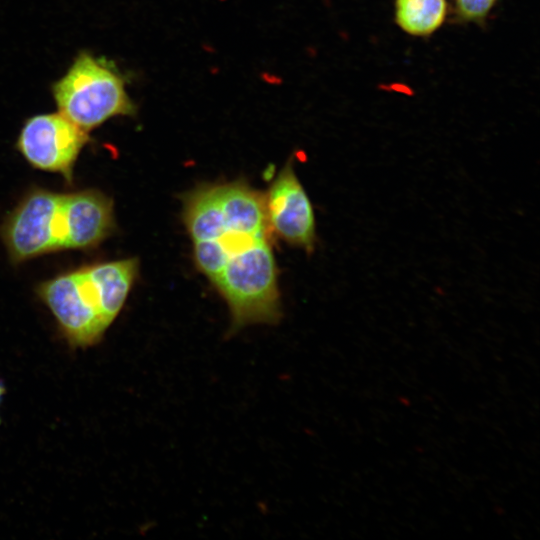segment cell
Segmentation results:
<instances>
[{
  "instance_id": "cell-6",
  "label": "cell",
  "mask_w": 540,
  "mask_h": 540,
  "mask_svg": "<svg viewBox=\"0 0 540 540\" xmlns=\"http://www.w3.org/2000/svg\"><path fill=\"white\" fill-rule=\"evenodd\" d=\"M265 212L274 236L312 252L316 244V221L312 203L288 162L264 195Z\"/></svg>"
},
{
  "instance_id": "cell-1",
  "label": "cell",
  "mask_w": 540,
  "mask_h": 540,
  "mask_svg": "<svg viewBox=\"0 0 540 540\" xmlns=\"http://www.w3.org/2000/svg\"><path fill=\"white\" fill-rule=\"evenodd\" d=\"M197 269L226 301L230 332L281 318L278 268L264 194L243 180L202 184L183 200Z\"/></svg>"
},
{
  "instance_id": "cell-12",
  "label": "cell",
  "mask_w": 540,
  "mask_h": 540,
  "mask_svg": "<svg viewBox=\"0 0 540 540\" xmlns=\"http://www.w3.org/2000/svg\"><path fill=\"white\" fill-rule=\"evenodd\" d=\"M0 422H1V420H0Z\"/></svg>"
},
{
  "instance_id": "cell-10",
  "label": "cell",
  "mask_w": 540,
  "mask_h": 540,
  "mask_svg": "<svg viewBox=\"0 0 540 540\" xmlns=\"http://www.w3.org/2000/svg\"><path fill=\"white\" fill-rule=\"evenodd\" d=\"M498 0H454V13L459 22L483 23Z\"/></svg>"
},
{
  "instance_id": "cell-2",
  "label": "cell",
  "mask_w": 540,
  "mask_h": 540,
  "mask_svg": "<svg viewBox=\"0 0 540 540\" xmlns=\"http://www.w3.org/2000/svg\"><path fill=\"white\" fill-rule=\"evenodd\" d=\"M51 91L58 112L87 133L113 117L137 114L124 74L114 62L88 51L77 54Z\"/></svg>"
},
{
  "instance_id": "cell-7",
  "label": "cell",
  "mask_w": 540,
  "mask_h": 540,
  "mask_svg": "<svg viewBox=\"0 0 540 540\" xmlns=\"http://www.w3.org/2000/svg\"><path fill=\"white\" fill-rule=\"evenodd\" d=\"M63 250H90L115 229L113 201L97 189L61 195Z\"/></svg>"
},
{
  "instance_id": "cell-3",
  "label": "cell",
  "mask_w": 540,
  "mask_h": 540,
  "mask_svg": "<svg viewBox=\"0 0 540 540\" xmlns=\"http://www.w3.org/2000/svg\"><path fill=\"white\" fill-rule=\"evenodd\" d=\"M61 193L29 190L0 227V236L13 263L63 250Z\"/></svg>"
},
{
  "instance_id": "cell-4",
  "label": "cell",
  "mask_w": 540,
  "mask_h": 540,
  "mask_svg": "<svg viewBox=\"0 0 540 540\" xmlns=\"http://www.w3.org/2000/svg\"><path fill=\"white\" fill-rule=\"evenodd\" d=\"M89 142V134L61 113H41L24 121L16 148L32 167L57 173L71 184L75 163Z\"/></svg>"
},
{
  "instance_id": "cell-11",
  "label": "cell",
  "mask_w": 540,
  "mask_h": 540,
  "mask_svg": "<svg viewBox=\"0 0 540 540\" xmlns=\"http://www.w3.org/2000/svg\"><path fill=\"white\" fill-rule=\"evenodd\" d=\"M4 393H5L4 383L0 380V401L3 398Z\"/></svg>"
},
{
  "instance_id": "cell-8",
  "label": "cell",
  "mask_w": 540,
  "mask_h": 540,
  "mask_svg": "<svg viewBox=\"0 0 540 540\" xmlns=\"http://www.w3.org/2000/svg\"><path fill=\"white\" fill-rule=\"evenodd\" d=\"M78 271L88 295L109 327L122 310L139 274L138 259L99 262Z\"/></svg>"
},
{
  "instance_id": "cell-5",
  "label": "cell",
  "mask_w": 540,
  "mask_h": 540,
  "mask_svg": "<svg viewBox=\"0 0 540 540\" xmlns=\"http://www.w3.org/2000/svg\"><path fill=\"white\" fill-rule=\"evenodd\" d=\"M36 293L74 346L93 345L108 328L89 297L78 269L41 282Z\"/></svg>"
},
{
  "instance_id": "cell-9",
  "label": "cell",
  "mask_w": 540,
  "mask_h": 540,
  "mask_svg": "<svg viewBox=\"0 0 540 540\" xmlns=\"http://www.w3.org/2000/svg\"><path fill=\"white\" fill-rule=\"evenodd\" d=\"M448 14L447 0H395L394 16L397 26L415 37L436 32Z\"/></svg>"
}]
</instances>
